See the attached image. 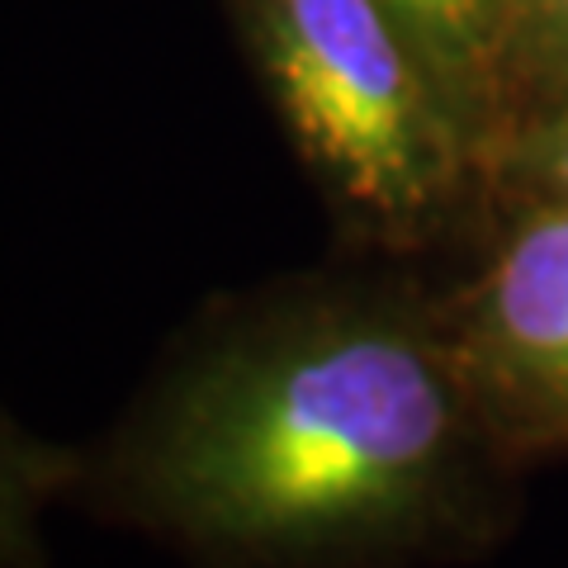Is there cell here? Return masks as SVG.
Listing matches in <instances>:
<instances>
[{"instance_id":"obj_3","label":"cell","mask_w":568,"mask_h":568,"mask_svg":"<svg viewBox=\"0 0 568 568\" xmlns=\"http://www.w3.org/2000/svg\"><path fill=\"white\" fill-rule=\"evenodd\" d=\"M436 304L511 465L568 455V204L484 209Z\"/></svg>"},{"instance_id":"obj_6","label":"cell","mask_w":568,"mask_h":568,"mask_svg":"<svg viewBox=\"0 0 568 568\" xmlns=\"http://www.w3.org/2000/svg\"><path fill=\"white\" fill-rule=\"evenodd\" d=\"M559 100H568V0H507L488 152Z\"/></svg>"},{"instance_id":"obj_7","label":"cell","mask_w":568,"mask_h":568,"mask_svg":"<svg viewBox=\"0 0 568 568\" xmlns=\"http://www.w3.org/2000/svg\"><path fill=\"white\" fill-rule=\"evenodd\" d=\"M493 204H568V100L521 123L488 152L484 209Z\"/></svg>"},{"instance_id":"obj_5","label":"cell","mask_w":568,"mask_h":568,"mask_svg":"<svg viewBox=\"0 0 568 568\" xmlns=\"http://www.w3.org/2000/svg\"><path fill=\"white\" fill-rule=\"evenodd\" d=\"M77 440H52L0 407V568H48V511L71 507Z\"/></svg>"},{"instance_id":"obj_1","label":"cell","mask_w":568,"mask_h":568,"mask_svg":"<svg viewBox=\"0 0 568 568\" xmlns=\"http://www.w3.org/2000/svg\"><path fill=\"white\" fill-rule=\"evenodd\" d=\"M521 469L417 261L209 294L81 440L71 511L185 568H436L497 545Z\"/></svg>"},{"instance_id":"obj_2","label":"cell","mask_w":568,"mask_h":568,"mask_svg":"<svg viewBox=\"0 0 568 568\" xmlns=\"http://www.w3.org/2000/svg\"><path fill=\"white\" fill-rule=\"evenodd\" d=\"M227 14L342 252H459L484 209L478 138L384 0H227Z\"/></svg>"},{"instance_id":"obj_4","label":"cell","mask_w":568,"mask_h":568,"mask_svg":"<svg viewBox=\"0 0 568 568\" xmlns=\"http://www.w3.org/2000/svg\"><path fill=\"white\" fill-rule=\"evenodd\" d=\"M384 10L446 85L484 156L497 119V52H503L507 0H384Z\"/></svg>"}]
</instances>
